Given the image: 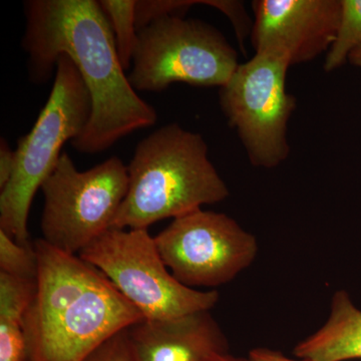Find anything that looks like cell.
Instances as JSON below:
<instances>
[{
  "instance_id": "4",
  "label": "cell",
  "mask_w": 361,
  "mask_h": 361,
  "mask_svg": "<svg viewBox=\"0 0 361 361\" xmlns=\"http://www.w3.org/2000/svg\"><path fill=\"white\" fill-rule=\"evenodd\" d=\"M90 114L87 85L73 61L61 54L47 104L18 141L13 177L0 190V230L20 245L30 244L27 221L33 197L56 168L65 142L84 132Z\"/></svg>"
},
{
  "instance_id": "6",
  "label": "cell",
  "mask_w": 361,
  "mask_h": 361,
  "mask_svg": "<svg viewBox=\"0 0 361 361\" xmlns=\"http://www.w3.org/2000/svg\"><path fill=\"white\" fill-rule=\"evenodd\" d=\"M78 256L101 271L144 319L211 310L219 300L218 291H199L178 281L148 229L111 228Z\"/></svg>"
},
{
  "instance_id": "13",
  "label": "cell",
  "mask_w": 361,
  "mask_h": 361,
  "mask_svg": "<svg viewBox=\"0 0 361 361\" xmlns=\"http://www.w3.org/2000/svg\"><path fill=\"white\" fill-rule=\"evenodd\" d=\"M37 280L0 272V361H32L25 330V311Z\"/></svg>"
},
{
  "instance_id": "10",
  "label": "cell",
  "mask_w": 361,
  "mask_h": 361,
  "mask_svg": "<svg viewBox=\"0 0 361 361\" xmlns=\"http://www.w3.org/2000/svg\"><path fill=\"white\" fill-rule=\"evenodd\" d=\"M251 42L256 54L281 56L290 66L329 51L341 20V0H255Z\"/></svg>"
},
{
  "instance_id": "19",
  "label": "cell",
  "mask_w": 361,
  "mask_h": 361,
  "mask_svg": "<svg viewBox=\"0 0 361 361\" xmlns=\"http://www.w3.org/2000/svg\"><path fill=\"white\" fill-rule=\"evenodd\" d=\"M250 361H310L301 358H290L280 351L268 348L252 349L248 356Z\"/></svg>"
},
{
  "instance_id": "18",
  "label": "cell",
  "mask_w": 361,
  "mask_h": 361,
  "mask_svg": "<svg viewBox=\"0 0 361 361\" xmlns=\"http://www.w3.org/2000/svg\"><path fill=\"white\" fill-rule=\"evenodd\" d=\"M16 149L11 148L6 140L0 141V190L8 184L16 169Z\"/></svg>"
},
{
  "instance_id": "20",
  "label": "cell",
  "mask_w": 361,
  "mask_h": 361,
  "mask_svg": "<svg viewBox=\"0 0 361 361\" xmlns=\"http://www.w3.org/2000/svg\"><path fill=\"white\" fill-rule=\"evenodd\" d=\"M348 61H350L353 65L361 68V47L351 52Z\"/></svg>"
},
{
  "instance_id": "14",
  "label": "cell",
  "mask_w": 361,
  "mask_h": 361,
  "mask_svg": "<svg viewBox=\"0 0 361 361\" xmlns=\"http://www.w3.org/2000/svg\"><path fill=\"white\" fill-rule=\"evenodd\" d=\"M99 6L110 23L123 70H130L137 42L135 0H101Z\"/></svg>"
},
{
  "instance_id": "5",
  "label": "cell",
  "mask_w": 361,
  "mask_h": 361,
  "mask_svg": "<svg viewBox=\"0 0 361 361\" xmlns=\"http://www.w3.org/2000/svg\"><path fill=\"white\" fill-rule=\"evenodd\" d=\"M239 65L236 49L217 28L166 16L137 32L128 78L135 92H160L175 82L222 87Z\"/></svg>"
},
{
  "instance_id": "3",
  "label": "cell",
  "mask_w": 361,
  "mask_h": 361,
  "mask_svg": "<svg viewBox=\"0 0 361 361\" xmlns=\"http://www.w3.org/2000/svg\"><path fill=\"white\" fill-rule=\"evenodd\" d=\"M128 171L129 188L113 225L118 229H148L230 195L203 137L175 123L137 144Z\"/></svg>"
},
{
  "instance_id": "1",
  "label": "cell",
  "mask_w": 361,
  "mask_h": 361,
  "mask_svg": "<svg viewBox=\"0 0 361 361\" xmlns=\"http://www.w3.org/2000/svg\"><path fill=\"white\" fill-rule=\"evenodd\" d=\"M21 47L28 73L44 84L56 73L61 54L75 63L92 101L84 132L71 141L75 151H106L135 130L155 125L154 106L137 96L121 65L108 18L96 0H28Z\"/></svg>"
},
{
  "instance_id": "15",
  "label": "cell",
  "mask_w": 361,
  "mask_h": 361,
  "mask_svg": "<svg viewBox=\"0 0 361 361\" xmlns=\"http://www.w3.org/2000/svg\"><path fill=\"white\" fill-rule=\"evenodd\" d=\"M361 47V0H341V20L334 44L325 58L324 70H336Z\"/></svg>"
},
{
  "instance_id": "16",
  "label": "cell",
  "mask_w": 361,
  "mask_h": 361,
  "mask_svg": "<svg viewBox=\"0 0 361 361\" xmlns=\"http://www.w3.org/2000/svg\"><path fill=\"white\" fill-rule=\"evenodd\" d=\"M39 271L35 246L20 245L0 230V272L35 281Z\"/></svg>"
},
{
  "instance_id": "12",
  "label": "cell",
  "mask_w": 361,
  "mask_h": 361,
  "mask_svg": "<svg viewBox=\"0 0 361 361\" xmlns=\"http://www.w3.org/2000/svg\"><path fill=\"white\" fill-rule=\"evenodd\" d=\"M293 355L310 361L361 360V310L348 291L341 289L332 295L329 319L299 342Z\"/></svg>"
},
{
  "instance_id": "7",
  "label": "cell",
  "mask_w": 361,
  "mask_h": 361,
  "mask_svg": "<svg viewBox=\"0 0 361 361\" xmlns=\"http://www.w3.org/2000/svg\"><path fill=\"white\" fill-rule=\"evenodd\" d=\"M128 188L129 171L118 157L80 172L61 154L40 188L42 239L59 251L80 254L113 228Z\"/></svg>"
},
{
  "instance_id": "11",
  "label": "cell",
  "mask_w": 361,
  "mask_h": 361,
  "mask_svg": "<svg viewBox=\"0 0 361 361\" xmlns=\"http://www.w3.org/2000/svg\"><path fill=\"white\" fill-rule=\"evenodd\" d=\"M137 361H214L229 342L210 310L167 320L142 319L128 329Z\"/></svg>"
},
{
  "instance_id": "17",
  "label": "cell",
  "mask_w": 361,
  "mask_h": 361,
  "mask_svg": "<svg viewBox=\"0 0 361 361\" xmlns=\"http://www.w3.org/2000/svg\"><path fill=\"white\" fill-rule=\"evenodd\" d=\"M84 361H137L130 344L128 329L104 341Z\"/></svg>"
},
{
  "instance_id": "8",
  "label": "cell",
  "mask_w": 361,
  "mask_h": 361,
  "mask_svg": "<svg viewBox=\"0 0 361 361\" xmlns=\"http://www.w3.org/2000/svg\"><path fill=\"white\" fill-rule=\"evenodd\" d=\"M289 66L281 56L255 54L220 87L221 109L255 167H277L290 152L287 127L296 99L286 90Z\"/></svg>"
},
{
  "instance_id": "2",
  "label": "cell",
  "mask_w": 361,
  "mask_h": 361,
  "mask_svg": "<svg viewBox=\"0 0 361 361\" xmlns=\"http://www.w3.org/2000/svg\"><path fill=\"white\" fill-rule=\"evenodd\" d=\"M39 271L25 314L32 361H84L118 332L144 319L94 266L37 239Z\"/></svg>"
},
{
  "instance_id": "9",
  "label": "cell",
  "mask_w": 361,
  "mask_h": 361,
  "mask_svg": "<svg viewBox=\"0 0 361 361\" xmlns=\"http://www.w3.org/2000/svg\"><path fill=\"white\" fill-rule=\"evenodd\" d=\"M154 239L173 276L194 289L228 283L258 253L256 237L236 221L202 209L173 219Z\"/></svg>"
},
{
  "instance_id": "21",
  "label": "cell",
  "mask_w": 361,
  "mask_h": 361,
  "mask_svg": "<svg viewBox=\"0 0 361 361\" xmlns=\"http://www.w3.org/2000/svg\"><path fill=\"white\" fill-rule=\"evenodd\" d=\"M214 361H250L249 358H243V357H235L230 355V353H227V355H221L219 357L216 358Z\"/></svg>"
}]
</instances>
